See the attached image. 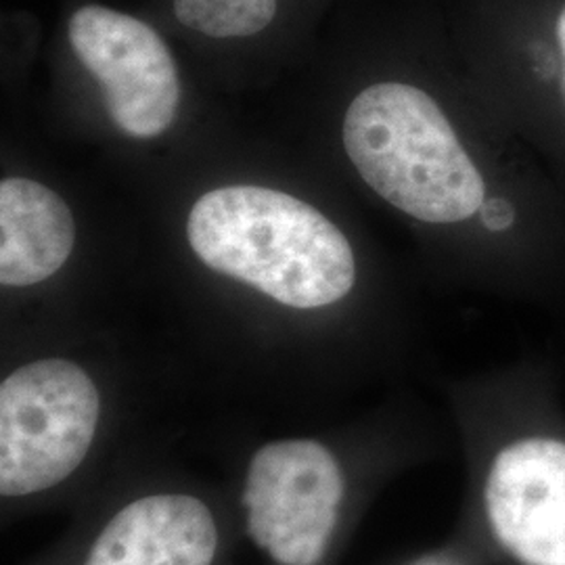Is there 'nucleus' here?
<instances>
[{"instance_id":"nucleus-8","label":"nucleus","mask_w":565,"mask_h":565,"mask_svg":"<svg viewBox=\"0 0 565 565\" xmlns=\"http://www.w3.org/2000/svg\"><path fill=\"white\" fill-rule=\"evenodd\" d=\"M218 532L210 509L186 494L145 497L105 525L86 565H212Z\"/></svg>"},{"instance_id":"nucleus-4","label":"nucleus","mask_w":565,"mask_h":565,"mask_svg":"<svg viewBox=\"0 0 565 565\" xmlns=\"http://www.w3.org/2000/svg\"><path fill=\"white\" fill-rule=\"evenodd\" d=\"M476 28L509 90L511 132L565 193V0H478Z\"/></svg>"},{"instance_id":"nucleus-5","label":"nucleus","mask_w":565,"mask_h":565,"mask_svg":"<svg viewBox=\"0 0 565 565\" xmlns=\"http://www.w3.org/2000/svg\"><path fill=\"white\" fill-rule=\"evenodd\" d=\"M343 476L312 440L263 446L247 469L243 505L254 543L281 565H317L338 525Z\"/></svg>"},{"instance_id":"nucleus-3","label":"nucleus","mask_w":565,"mask_h":565,"mask_svg":"<svg viewBox=\"0 0 565 565\" xmlns=\"http://www.w3.org/2000/svg\"><path fill=\"white\" fill-rule=\"evenodd\" d=\"M102 413L86 371L63 359L25 364L0 385V492L60 484L86 459Z\"/></svg>"},{"instance_id":"nucleus-2","label":"nucleus","mask_w":565,"mask_h":565,"mask_svg":"<svg viewBox=\"0 0 565 565\" xmlns=\"http://www.w3.org/2000/svg\"><path fill=\"white\" fill-rule=\"evenodd\" d=\"M186 235L205 266L291 308L340 302L356 281V258L342 231L281 191H210L193 205Z\"/></svg>"},{"instance_id":"nucleus-6","label":"nucleus","mask_w":565,"mask_h":565,"mask_svg":"<svg viewBox=\"0 0 565 565\" xmlns=\"http://www.w3.org/2000/svg\"><path fill=\"white\" fill-rule=\"evenodd\" d=\"M67 32L76 57L102 84L107 114L121 132L151 139L174 124L181 103L177 63L149 23L86 4L72 15Z\"/></svg>"},{"instance_id":"nucleus-9","label":"nucleus","mask_w":565,"mask_h":565,"mask_svg":"<svg viewBox=\"0 0 565 565\" xmlns=\"http://www.w3.org/2000/svg\"><path fill=\"white\" fill-rule=\"evenodd\" d=\"M76 224L67 203L44 184L4 179L0 184V281L28 287L53 277L70 258Z\"/></svg>"},{"instance_id":"nucleus-1","label":"nucleus","mask_w":565,"mask_h":565,"mask_svg":"<svg viewBox=\"0 0 565 565\" xmlns=\"http://www.w3.org/2000/svg\"><path fill=\"white\" fill-rule=\"evenodd\" d=\"M343 149L361 179L413 221L473 223L524 266L565 264L564 191L490 177L424 88L401 81L366 86L345 111Z\"/></svg>"},{"instance_id":"nucleus-10","label":"nucleus","mask_w":565,"mask_h":565,"mask_svg":"<svg viewBox=\"0 0 565 565\" xmlns=\"http://www.w3.org/2000/svg\"><path fill=\"white\" fill-rule=\"evenodd\" d=\"M279 0H174V15L184 28L210 39H247L277 18Z\"/></svg>"},{"instance_id":"nucleus-7","label":"nucleus","mask_w":565,"mask_h":565,"mask_svg":"<svg viewBox=\"0 0 565 565\" xmlns=\"http://www.w3.org/2000/svg\"><path fill=\"white\" fill-rule=\"evenodd\" d=\"M490 536L515 565H565V436H511L486 469Z\"/></svg>"}]
</instances>
